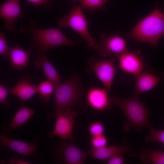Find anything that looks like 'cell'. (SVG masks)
<instances>
[{"label": "cell", "instance_id": "obj_1", "mask_svg": "<svg viewBox=\"0 0 164 164\" xmlns=\"http://www.w3.org/2000/svg\"><path fill=\"white\" fill-rule=\"evenodd\" d=\"M60 27L40 29L37 27V23L33 19L28 23L22 25L20 27L22 33L31 34L32 39L29 46L37 50L36 57L46 54L50 49L55 47L72 45L77 42L68 39L60 30Z\"/></svg>", "mask_w": 164, "mask_h": 164}, {"label": "cell", "instance_id": "obj_2", "mask_svg": "<svg viewBox=\"0 0 164 164\" xmlns=\"http://www.w3.org/2000/svg\"><path fill=\"white\" fill-rule=\"evenodd\" d=\"M110 100L111 103L119 107L125 115L126 123L123 129L125 132H129L132 128L141 132L144 127L150 128L152 127L148 121L150 112L138 96L134 94L131 97L124 99L113 97Z\"/></svg>", "mask_w": 164, "mask_h": 164}, {"label": "cell", "instance_id": "obj_3", "mask_svg": "<svg viewBox=\"0 0 164 164\" xmlns=\"http://www.w3.org/2000/svg\"><path fill=\"white\" fill-rule=\"evenodd\" d=\"M164 34V10L157 6L141 21L128 34L129 37L156 46Z\"/></svg>", "mask_w": 164, "mask_h": 164}, {"label": "cell", "instance_id": "obj_4", "mask_svg": "<svg viewBox=\"0 0 164 164\" xmlns=\"http://www.w3.org/2000/svg\"><path fill=\"white\" fill-rule=\"evenodd\" d=\"M54 92L55 117L74 106L83 92L79 80L75 75L60 83Z\"/></svg>", "mask_w": 164, "mask_h": 164}, {"label": "cell", "instance_id": "obj_5", "mask_svg": "<svg viewBox=\"0 0 164 164\" xmlns=\"http://www.w3.org/2000/svg\"><path fill=\"white\" fill-rule=\"evenodd\" d=\"M59 27L69 26L78 33L90 47L95 49L97 43L90 34L87 28L89 24L81 8L74 5L72 11L64 15L58 22Z\"/></svg>", "mask_w": 164, "mask_h": 164}, {"label": "cell", "instance_id": "obj_6", "mask_svg": "<svg viewBox=\"0 0 164 164\" xmlns=\"http://www.w3.org/2000/svg\"><path fill=\"white\" fill-rule=\"evenodd\" d=\"M87 70L95 73L108 91L110 90L115 73L113 58L104 60L92 57L89 60Z\"/></svg>", "mask_w": 164, "mask_h": 164}, {"label": "cell", "instance_id": "obj_7", "mask_svg": "<svg viewBox=\"0 0 164 164\" xmlns=\"http://www.w3.org/2000/svg\"><path fill=\"white\" fill-rule=\"evenodd\" d=\"M100 37V41L97 43L95 49L101 56L105 57L113 55L115 57L128 51L126 42L122 38L104 33Z\"/></svg>", "mask_w": 164, "mask_h": 164}, {"label": "cell", "instance_id": "obj_8", "mask_svg": "<svg viewBox=\"0 0 164 164\" xmlns=\"http://www.w3.org/2000/svg\"><path fill=\"white\" fill-rule=\"evenodd\" d=\"M77 114L71 108H68L63 113L58 114L55 125L54 130L48 133V136L52 138L56 136L63 140L69 139L71 141L74 140L72 135V131L74 119Z\"/></svg>", "mask_w": 164, "mask_h": 164}, {"label": "cell", "instance_id": "obj_9", "mask_svg": "<svg viewBox=\"0 0 164 164\" xmlns=\"http://www.w3.org/2000/svg\"><path fill=\"white\" fill-rule=\"evenodd\" d=\"M20 0H7L0 5V18L5 22L4 27L9 32L16 30L15 20L24 17L21 8Z\"/></svg>", "mask_w": 164, "mask_h": 164}, {"label": "cell", "instance_id": "obj_10", "mask_svg": "<svg viewBox=\"0 0 164 164\" xmlns=\"http://www.w3.org/2000/svg\"><path fill=\"white\" fill-rule=\"evenodd\" d=\"M119 60V67L126 73L132 74L135 79L145 67L143 61L135 53L126 51L115 56Z\"/></svg>", "mask_w": 164, "mask_h": 164}, {"label": "cell", "instance_id": "obj_11", "mask_svg": "<svg viewBox=\"0 0 164 164\" xmlns=\"http://www.w3.org/2000/svg\"><path fill=\"white\" fill-rule=\"evenodd\" d=\"M88 154L93 159L105 160L117 155L128 154L131 157H135L136 154L133 149L127 144L121 146H106L99 148H92L88 150Z\"/></svg>", "mask_w": 164, "mask_h": 164}, {"label": "cell", "instance_id": "obj_12", "mask_svg": "<svg viewBox=\"0 0 164 164\" xmlns=\"http://www.w3.org/2000/svg\"><path fill=\"white\" fill-rule=\"evenodd\" d=\"M108 91L105 88L91 87L87 92V104L93 108L103 111L111 108L112 104Z\"/></svg>", "mask_w": 164, "mask_h": 164}, {"label": "cell", "instance_id": "obj_13", "mask_svg": "<svg viewBox=\"0 0 164 164\" xmlns=\"http://www.w3.org/2000/svg\"><path fill=\"white\" fill-rule=\"evenodd\" d=\"M30 80L28 74L21 77L18 83L9 90V93L19 98L22 104L37 93V85L29 83Z\"/></svg>", "mask_w": 164, "mask_h": 164}, {"label": "cell", "instance_id": "obj_14", "mask_svg": "<svg viewBox=\"0 0 164 164\" xmlns=\"http://www.w3.org/2000/svg\"><path fill=\"white\" fill-rule=\"evenodd\" d=\"M60 154L64 162L69 164L84 163L88 154L73 143H64L61 149Z\"/></svg>", "mask_w": 164, "mask_h": 164}, {"label": "cell", "instance_id": "obj_15", "mask_svg": "<svg viewBox=\"0 0 164 164\" xmlns=\"http://www.w3.org/2000/svg\"><path fill=\"white\" fill-rule=\"evenodd\" d=\"M9 61L11 67L19 71L27 67L29 63V58L32 53L31 50H25L18 44L9 47Z\"/></svg>", "mask_w": 164, "mask_h": 164}, {"label": "cell", "instance_id": "obj_16", "mask_svg": "<svg viewBox=\"0 0 164 164\" xmlns=\"http://www.w3.org/2000/svg\"><path fill=\"white\" fill-rule=\"evenodd\" d=\"M134 95H138L155 87L161 80L159 76L147 70L142 71L136 79Z\"/></svg>", "mask_w": 164, "mask_h": 164}, {"label": "cell", "instance_id": "obj_17", "mask_svg": "<svg viewBox=\"0 0 164 164\" xmlns=\"http://www.w3.org/2000/svg\"><path fill=\"white\" fill-rule=\"evenodd\" d=\"M0 142L2 146L9 148L23 156L34 155L36 150V146L34 143L10 139L4 135H0Z\"/></svg>", "mask_w": 164, "mask_h": 164}, {"label": "cell", "instance_id": "obj_18", "mask_svg": "<svg viewBox=\"0 0 164 164\" xmlns=\"http://www.w3.org/2000/svg\"><path fill=\"white\" fill-rule=\"evenodd\" d=\"M34 62L35 67L37 69L42 68L47 80L52 83L54 89L60 83L62 78L55 68L49 61L46 54L42 56L37 57Z\"/></svg>", "mask_w": 164, "mask_h": 164}, {"label": "cell", "instance_id": "obj_19", "mask_svg": "<svg viewBox=\"0 0 164 164\" xmlns=\"http://www.w3.org/2000/svg\"><path fill=\"white\" fill-rule=\"evenodd\" d=\"M139 157L146 164H164V151L143 149L141 152Z\"/></svg>", "mask_w": 164, "mask_h": 164}, {"label": "cell", "instance_id": "obj_20", "mask_svg": "<svg viewBox=\"0 0 164 164\" xmlns=\"http://www.w3.org/2000/svg\"><path fill=\"white\" fill-rule=\"evenodd\" d=\"M34 111L26 106L22 107L16 113L9 125V129L12 130L21 126L32 116Z\"/></svg>", "mask_w": 164, "mask_h": 164}, {"label": "cell", "instance_id": "obj_21", "mask_svg": "<svg viewBox=\"0 0 164 164\" xmlns=\"http://www.w3.org/2000/svg\"><path fill=\"white\" fill-rule=\"evenodd\" d=\"M37 90L41 100L45 102H48L51 95L54 91V87L52 83L47 80L42 82L37 85Z\"/></svg>", "mask_w": 164, "mask_h": 164}, {"label": "cell", "instance_id": "obj_22", "mask_svg": "<svg viewBox=\"0 0 164 164\" xmlns=\"http://www.w3.org/2000/svg\"><path fill=\"white\" fill-rule=\"evenodd\" d=\"M107 0H77L82 6L88 11L104 8Z\"/></svg>", "mask_w": 164, "mask_h": 164}, {"label": "cell", "instance_id": "obj_23", "mask_svg": "<svg viewBox=\"0 0 164 164\" xmlns=\"http://www.w3.org/2000/svg\"><path fill=\"white\" fill-rule=\"evenodd\" d=\"M150 129V135L145 137V140L151 142H161L164 147V130H157L152 126Z\"/></svg>", "mask_w": 164, "mask_h": 164}, {"label": "cell", "instance_id": "obj_24", "mask_svg": "<svg viewBox=\"0 0 164 164\" xmlns=\"http://www.w3.org/2000/svg\"><path fill=\"white\" fill-rule=\"evenodd\" d=\"M88 131L89 134L92 136L102 135L104 133L105 127L101 121H94L89 125Z\"/></svg>", "mask_w": 164, "mask_h": 164}, {"label": "cell", "instance_id": "obj_25", "mask_svg": "<svg viewBox=\"0 0 164 164\" xmlns=\"http://www.w3.org/2000/svg\"><path fill=\"white\" fill-rule=\"evenodd\" d=\"M0 55L5 56L9 60L10 58V49L7 44L4 31L0 32Z\"/></svg>", "mask_w": 164, "mask_h": 164}, {"label": "cell", "instance_id": "obj_26", "mask_svg": "<svg viewBox=\"0 0 164 164\" xmlns=\"http://www.w3.org/2000/svg\"><path fill=\"white\" fill-rule=\"evenodd\" d=\"M108 140L106 136L103 135L92 136L90 139V142L95 148H99L106 146Z\"/></svg>", "mask_w": 164, "mask_h": 164}, {"label": "cell", "instance_id": "obj_27", "mask_svg": "<svg viewBox=\"0 0 164 164\" xmlns=\"http://www.w3.org/2000/svg\"><path fill=\"white\" fill-rule=\"evenodd\" d=\"M27 2L32 4L35 8L42 6L45 9L51 8L53 6L54 0H25Z\"/></svg>", "mask_w": 164, "mask_h": 164}, {"label": "cell", "instance_id": "obj_28", "mask_svg": "<svg viewBox=\"0 0 164 164\" xmlns=\"http://www.w3.org/2000/svg\"><path fill=\"white\" fill-rule=\"evenodd\" d=\"M6 84H1L0 85V103L4 106H9V104L7 102V98L8 97L9 91L7 88Z\"/></svg>", "mask_w": 164, "mask_h": 164}, {"label": "cell", "instance_id": "obj_29", "mask_svg": "<svg viewBox=\"0 0 164 164\" xmlns=\"http://www.w3.org/2000/svg\"><path fill=\"white\" fill-rule=\"evenodd\" d=\"M121 155H114L108 159V164H122L124 163L125 159Z\"/></svg>", "mask_w": 164, "mask_h": 164}, {"label": "cell", "instance_id": "obj_30", "mask_svg": "<svg viewBox=\"0 0 164 164\" xmlns=\"http://www.w3.org/2000/svg\"><path fill=\"white\" fill-rule=\"evenodd\" d=\"M8 163L11 164H29L30 163L24 160H21L17 158H11L9 159Z\"/></svg>", "mask_w": 164, "mask_h": 164}, {"label": "cell", "instance_id": "obj_31", "mask_svg": "<svg viewBox=\"0 0 164 164\" xmlns=\"http://www.w3.org/2000/svg\"><path fill=\"white\" fill-rule=\"evenodd\" d=\"M71 0L73 2H75V1H77V0Z\"/></svg>", "mask_w": 164, "mask_h": 164}]
</instances>
